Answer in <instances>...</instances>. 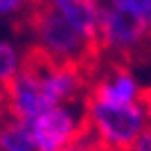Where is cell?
I'll return each instance as SVG.
<instances>
[{
  "instance_id": "obj_3",
  "label": "cell",
  "mask_w": 151,
  "mask_h": 151,
  "mask_svg": "<svg viewBox=\"0 0 151 151\" xmlns=\"http://www.w3.org/2000/svg\"><path fill=\"white\" fill-rule=\"evenodd\" d=\"M151 41V32L131 12L117 5H99V50L113 57H133Z\"/></svg>"
},
{
  "instance_id": "obj_6",
  "label": "cell",
  "mask_w": 151,
  "mask_h": 151,
  "mask_svg": "<svg viewBox=\"0 0 151 151\" xmlns=\"http://www.w3.org/2000/svg\"><path fill=\"white\" fill-rule=\"evenodd\" d=\"M90 95L104 101H113V104H131V101L142 99L147 93L142 90L138 77L133 72L124 68H115L97 81Z\"/></svg>"
},
{
  "instance_id": "obj_7",
  "label": "cell",
  "mask_w": 151,
  "mask_h": 151,
  "mask_svg": "<svg viewBox=\"0 0 151 151\" xmlns=\"http://www.w3.org/2000/svg\"><path fill=\"white\" fill-rule=\"evenodd\" d=\"M38 2L61 14L68 23L79 27L86 36L97 41V34H99V2L97 0H38Z\"/></svg>"
},
{
  "instance_id": "obj_4",
  "label": "cell",
  "mask_w": 151,
  "mask_h": 151,
  "mask_svg": "<svg viewBox=\"0 0 151 151\" xmlns=\"http://www.w3.org/2000/svg\"><path fill=\"white\" fill-rule=\"evenodd\" d=\"M5 106H7L9 117H16V120H23V122H32L36 115L52 108L50 99L45 95L41 57L38 54L27 59L23 70L5 88Z\"/></svg>"
},
{
  "instance_id": "obj_2",
  "label": "cell",
  "mask_w": 151,
  "mask_h": 151,
  "mask_svg": "<svg viewBox=\"0 0 151 151\" xmlns=\"http://www.w3.org/2000/svg\"><path fill=\"white\" fill-rule=\"evenodd\" d=\"M29 29L36 45V54L54 63L81 65L90 61L93 54L99 50L97 41L86 36L79 27L68 23L61 14L38 0H34L29 9Z\"/></svg>"
},
{
  "instance_id": "obj_13",
  "label": "cell",
  "mask_w": 151,
  "mask_h": 151,
  "mask_svg": "<svg viewBox=\"0 0 151 151\" xmlns=\"http://www.w3.org/2000/svg\"><path fill=\"white\" fill-rule=\"evenodd\" d=\"M0 124H2V122H0Z\"/></svg>"
},
{
  "instance_id": "obj_5",
  "label": "cell",
  "mask_w": 151,
  "mask_h": 151,
  "mask_svg": "<svg viewBox=\"0 0 151 151\" xmlns=\"http://www.w3.org/2000/svg\"><path fill=\"white\" fill-rule=\"evenodd\" d=\"M81 124L72 104L52 106L27 122L36 151H68L81 135Z\"/></svg>"
},
{
  "instance_id": "obj_12",
  "label": "cell",
  "mask_w": 151,
  "mask_h": 151,
  "mask_svg": "<svg viewBox=\"0 0 151 151\" xmlns=\"http://www.w3.org/2000/svg\"><path fill=\"white\" fill-rule=\"evenodd\" d=\"M97 2L101 5V2H115V0H97Z\"/></svg>"
},
{
  "instance_id": "obj_10",
  "label": "cell",
  "mask_w": 151,
  "mask_h": 151,
  "mask_svg": "<svg viewBox=\"0 0 151 151\" xmlns=\"http://www.w3.org/2000/svg\"><path fill=\"white\" fill-rule=\"evenodd\" d=\"M34 0H0V20L16 18L32 9Z\"/></svg>"
},
{
  "instance_id": "obj_11",
  "label": "cell",
  "mask_w": 151,
  "mask_h": 151,
  "mask_svg": "<svg viewBox=\"0 0 151 151\" xmlns=\"http://www.w3.org/2000/svg\"><path fill=\"white\" fill-rule=\"evenodd\" d=\"M129 151H151V126L135 140V145H133Z\"/></svg>"
},
{
  "instance_id": "obj_8",
  "label": "cell",
  "mask_w": 151,
  "mask_h": 151,
  "mask_svg": "<svg viewBox=\"0 0 151 151\" xmlns=\"http://www.w3.org/2000/svg\"><path fill=\"white\" fill-rule=\"evenodd\" d=\"M0 151H36L27 122L9 117L0 124Z\"/></svg>"
},
{
  "instance_id": "obj_1",
  "label": "cell",
  "mask_w": 151,
  "mask_h": 151,
  "mask_svg": "<svg viewBox=\"0 0 151 151\" xmlns=\"http://www.w3.org/2000/svg\"><path fill=\"white\" fill-rule=\"evenodd\" d=\"M86 124L104 149L129 151L151 126V97L131 104H113L90 95L86 101Z\"/></svg>"
},
{
  "instance_id": "obj_9",
  "label": "cell",
  "mask_w": 151,
  "mask_h": 151,
  "mask_svg": "<svg viewBox=\"0 0 151 151\" xmlns=\"http://www.w3.org/2000/svg\"><path fill=\"white\" fill-rule=\"evenodd\" d=\"M27 59H23L20 50L12 41L0 38V90H5L14 81V77L18 75Z\"/></svg>"
}]
</instances>
